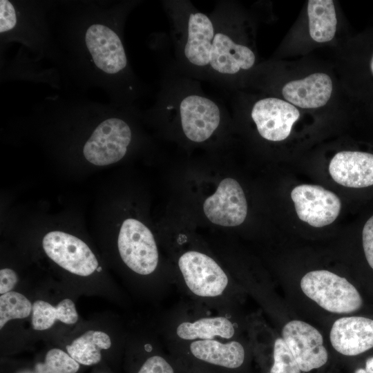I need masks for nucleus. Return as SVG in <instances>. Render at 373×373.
I'll use <instances>...</instances> for the list:
<instances>
[{"label": "nucleus", "mask_w": 373, "mask_h": 373, "mask_svg": "<svg viewBox=\"0 0 373 373\" xmlns=\"http://www.w3.org/2000/svg\"><path fill=\"white\" fill-rule=\"evenodd\" d=\"M41 247L47 258L63 271L59 282L80 296H97L117 301L116 285L104 274L96 254L79 238L61 231H52L42 238Z\"/></svg>", "instance_id": "1"}, {"label": "nucleus", "mask_w": 373, "mask_h": 373, "mask_svg": "<svg viewBox=\"0 0 373 373\" xmlns=\"http://www.w3.org/2000/svg\"><path fill=\"white\" fill-rule=\"evenodd\" d=\"M30 295L32 345L38 341L57 345L83 319L77 308L80 296L58 280L34 283Z\"/></svg>", "instance_id": "2"}, {"label": "nucleus", "mask_w": 373, "mask_h": 373, "mask_svg": "<svg viewBox=\"0 0 373 373\" xmlns=\"http://www.w3.org/2000/svg\"><path fill=\"white\" fill-rule=\"evenodd\" d=\"M121 340L115 319L102 313L82 319L57 346L84 367L102 364L111 367L120 350Z\"/></svg>", "instance_id": "3"}, {"label": "nucleus", "mask_w": 373, "mask_h": 373, "mask_svg": "<svg viewBox=\"0 0 373 373\" xmlns=\"http://www.w3.org/2000/svg\"><path fill=\"white\" fill-rule=\"evenodd\" d=\"M32 304L30 291L0 294V347L1 356L30 349Z\"/></svg>", "instance_id": "4"}, {"label": "nucleus", "mask_w": 373, "mask_h": 373, "mask_svg": "<svg viewBox=\"0 0 373 373\" xmlns=\"http://www.w3.org/2000/svg\"><path fill=\"white\" fill-rule=\"evenodd\" d=\"M303 292L324 309L336 314L357 311L362 298L347 279L327 270L307 273L300 280Z\"/></svg>", "instance_id": "5"}, {"label": "nucleus", "mask_w": 373, "mask_h": 373, "mask_svg": "<svg viewBox=\"0 0 373 373\" xmlns=\"http://www.w3.org/2000/svg\"><path fill=\"white\" fill-rule=\"evenodd\" d=\"M117 249L125 265L135 274L149 276L158 264L157 247L153 235L143 223L125 220L117 238Z\"/></svg>", "instance_id": "6"}, {"label": "nucleus", "mask_w": 373, "mask_h": 373, "mask_svg": "<svg viewBox=\"0 0 373 373\" xmlns=\"http://www.w3.org/2000/svg\"><path fill=\"white\" fill-rule=\"evenodd\" d=\"M131 130L122 119L108 118L93 131L83 148L87 161L96 166L115 163L125 155L131 141Z\"/></svg>", "instance_id": "7"}, {"label": "nucleus", "mask_w": 373, "mask_h": 373, "mask_svg": "<svg viewBox=\"0 0 373 373\" xmlns=\"http://www.w3.org/2000/svg\"><path fill=\"white\" fill-rule=\"evenodd\" d=\"M177 108L182 131L192 142L207 140L220 124V107L201 93L193 92L184 95L179 101Z\"/></svg>", "instance_id": "8"}, {"label": "nucleus", "mask_w": 373, "mask_h": 373, "mask_svg": "<svg viewBox=\"0 0 373 373\" xmlns=\"http://www.w3.org/2000/svg\"><path fill=\"white\" fill-rule=\"evenodd\" d=\"M178 266L186 286L198 296H218L227 286L228 278L224 271L204 254L187 251L179 258Z\"/></svg>", "instance_id": "9"}, {"label": "nucleus", "mask_w": 373, "mask_h": 373, "mask_svg": "<svg viewBox=\"0 0 373 373\" xmlns=\"http://www.w3.org/2000/svg\"><path fill=\"white\" fill-rule=\"evenodd\" d=\"M88 52L95 66L104 74L116 76L128 65L127 57L118 34L102 23L90 25L84 35Z\"/></svg>", "instance_id": "10"}, {"label": "nucleus", "mask_w": 373, "mask_h": 373, "mask_svg": "<svg viewBox=\"0 0 373 373\" xmlns=\"http://www.w3.org/2000/svg\"><path fill=\"white\" fill-rule=\"evenodd\" d=\"M183 16L182 53L186 63L199 71L209 69L215 35L213 20L204 12L189 10Z\"/></svg>", "instance_id": "11"}, {"label": "nucleus", "mask_w": 373, "mask_h": 373, "mask_svg": "<svg viewBox=\"0 0 373 373\" xmlns=\"http://www.w3.org/2000/svg\"><path fill=\"white\" fill-rule=\"evenodd\" d=\"M291 198L299 219L314 227L332 223L341 209L339 198L318 185L296 186L291 192Z\"/></svg>", "instance_id": "12"}, {"label": "nucleus", "mask_w": 373, "mask_h": 373, "mask_svg": "<svg viewBox=\"0 0 373 373\" xmlns=\"http://www.w3.org/2000/svg\"><path fill=\"white\" fill-rule=\"evenodd\" d=\"M282 335L301 371L309 372L327 363L328 354L323 336L310 324L298 320L289 321L283 327Z\"/></svg>", "instance_id": "13"}, {"label": "nucleus", "mask_w": 373, "mask_h": 373, "mask_svg": "<svg viewBox=\"0 0 373 373\" xmlns=\"http://www.w3.org/2000/svg\"><path fill=\"white\" fill-rule=\"evenodd\" d=\"M214 24L215 35L209 69L214 75L226 77L252 68L256 61L252 50L235 40L224 22H214Z\"/></svg>", "instance_id": "14"}, {"label": "nucleus", "mask_w": 373, "mask_h": 373, "mask_svg": "<svg viewBox=\"0 0 373 373\" xmlns=\"http://www.w3.org/2000/svg\"><path fill=\"white\" fill-rule=\"evenodd\" d=\"M203 210L207 218L216 224H241L247 217V203L240 184L230 178L222 180L216 192L205 200Z\"/></svg>", "instance_id": "15"}, {"label": "nucleus", "mask_w": 373, "mask_h": 373, "mask_svg": "<svg viewBox=\"0 0 373 373\" xmlns=\"http://www.w3.org/2000/svg\"><path fill=\"white\" fill-rule=\"evenodd\" d=\"M251 116L260 136L269 141L279 142L289 135L300 113L287 101L266 97L254 104Z\"/></svg>", "instance_id": "16"}, {"label": "nucleus", "mask_w": 373, "mask_h": 373, "mask_svg": "<svg viewBox=\"0 0 373 373\" xmlns=\"http://www.w3.org/2000/svg\"><path fill=\"white\" fill-rule=\"evenodd\" d=\"M330 342L334 350L345 356H356L373 347V320L347 316L333 324Z\"/></svg>", "instance_id": "17"}, {"label": "nucleus", "mask_w": 373, "mask_h": 373, "mask_svg": "<svg viewBox=\"0 0 373 373\" xmlns=\"http://www.w3.org/2000/svg\"><path fill=\"white\" fill-rule=\"evenodd\" d=\"M329 172L338 184L351 188L373 185V154L344 151L331 160Z\"/></svg>", "instance_id": "18"}, {"label": "nucleus", "mask_w": 373, "mask_h": 373, "mask_svg": "<svg viewBox=\"0 0 373 373\" xmlns=\"http://www.w3.org/2000/svg\"><path fill=\"white\" fill-rule=\"evenodd\" d=\"M332 93V79L323 73L291 81L282 89L283 96L288 102L303 108L323 106L329 101Z\"/></svg>", "instance_id": "19"}, {"label": "nucleus", "mask_w": 373, "mask_h": 373, "mask_svg": "<svg viewBox=\"0 0 373 373\" xmlns=\"http://www.w3.org/2000/svg\"><path fill=\"white\" fill-rule=\"evenodd\" d=\"M190 351L199 360L231 369L239 367L245 360L244 347L237 341L198 340L191 343Z\"/></svg>", "instance_id": "20"}, {"label": "nucleus", "mask_w": 373, "mask_h": 373, "mask_svg": "<svg viewBox=\"0 0 373 373\" xmlns=\"http://www.w3.org/2000/svg\"><path fill=\"white\" fill-rule=\"evenodd\" d=\"M309 35L316 42L331 41L336 33L337 19L332 0H309L307 3Z\"/></svg>", "instance_id": "21"}, {"label": "nucleus", "mask_w": 373, "mask_h": 373, "mask_svg": "<svg viewBox=\"0 0 373 373\" xmlns=\"http://www.w3.org/2000/svg\"><path fill=\"white\" fill-rule=\"evenodd\" d=\"M235 333L233 323L222 316L204 318L194 322H183L176 334L184 340H213L216 336L231 338Z\"/></svg>", "instance_id": "22"}, {"label": "nucleus", "mask_w": 373, "mask_h": 373, "mask_svg": "<svg viewBox=\"0 0 373 373\" xmlns=\"http://www.w3.org/2000/svg\"><path fill=\"white\" fill-rule=\"evenodd\" d=\"M301 370L283 338L274 345V363L269 373H300Z\"/></svg>", "instance_id": "23"}, {"label": "nucleus", "mask_w": 373, "mask_h": 373, "mask_svg": "<svg viewBox=\"0 0 373 373\" xmlns=\"http://www.w3.org/2000/svg\"><path fill=\"white\" fill-rule=\"evenodd\" d=\"M136 373H174V370L164 358L153 354L145 358Z\"/></svg>", "instance_id": "24"}, {"label": "nucleus", "mask_w": 373, "mask_h": 373, "mask_svg": "<svg viewBox=\"0 0 373 373\" xmlns=\"http://www.w3.org/2000/svg\"><path fill=\"white\" fill-rule=\"evenodd\" d=\"M17 13L14 5L7 0L0 1V32L1 35L12 30L17 23Z\"/></svg>", "instance_id": "25"}, {"label": "nucleus", "mask_w": 373, "mask_h": 373, "mask_svg": "<svg viewBox=\"0 0 373 373\" xmlns=\"http://www.w3.org/2000/svg\"><path fill=\"white\" fill-rule=\"evenodd\" d=\"M1 373H35L32 361L15 360L1 357Z\"/></svg>", "instance_id": "26"}, {"label": "nucleus", "mask_w": 373, "mask_h": 373, "mask_svg": "<svg viewBox=\"0 0 373 373\" xmlns=\"http://www.w3.org/2000/svg\"><path fill=\"white\" fill-rule=\"evenodd\" d=\"M363 247L367 261L373 269V216L363 227Z\"/></svg>", "instance_id": "27"}, {"label": "nucleus", "mask_w": 373, "mask_h": 373, "mask_svg": "<svg viewBox=\"0 0 373 373\" xmlns=\"http://www.w3.org/2000/svg\"><path fill=\"white\" fill-rule=\"evenodd\" d=\"M90 373H114L108 365L102 364L93 367Z\"/></svg>", "instance_id": "28"}, {"label": "nucleus", "mask_w": 373, "mask_h": 373, "mask_svg": "<svg viewBox=\"0 0 373 373\" xmlns=\"http://www.w3.org/2000/svg\"><path fill=\"white\" fill-rule=\"evenodd\" d=\"M365 370L368 373H373V357L367 359Z\"/></svg>", "instance_id": "29"}, {"label": "nucleus", "mask_w": 373, "mask_h": 373, "mask_svg": "<svg viewBox=\"0 0 373 373\" xmlns=\"http://www.w3.org/2000/svg\"><path fill=\"white\" fill-rule=\"evenodd\" d=\"M354 373H368L366 372V370L365 369H363V368H359V369H357Z\"/></svg>", "instance_id": "30"}, {"label": "nucleus", "mask_w": 373, "mask_h": 373, "mask_svg": "<svg viewBox=\"0 0 373 373\" xmlns=\"http://www.w3.org/2000/svg\"><path fill=\"white\" fill-rule=\"evenodd\" d=\"M370 68H371V71H372V73L373 74V56H372L371 61H370Z\"/></svg>", "instance_id": "31"}]
</instances>
